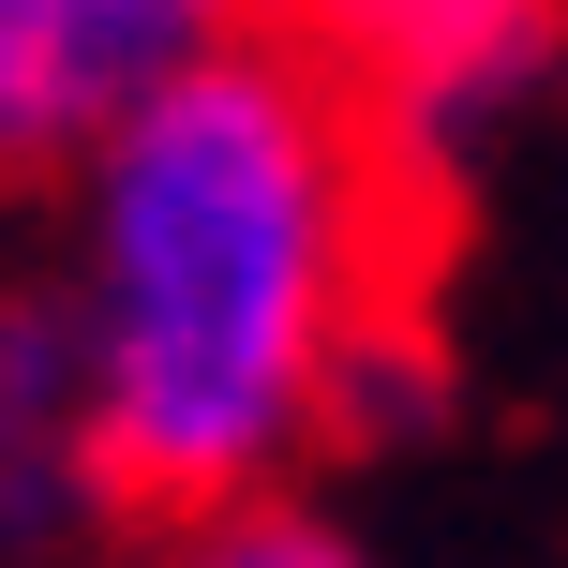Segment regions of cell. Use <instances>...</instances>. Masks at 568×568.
Masks as SVG:
<instances>
[{
  "mask_svg": "<svg viewBox=\"0 0 568 568\" xmlns=\"http://www.w3.org/2000/svg\"><path fill=\"white\" fill-rule=\"evenodd\" d=\"M75 329L105 524L195 539L314 449L329 359L389 284L449 270V225L389 195L374 135L284 30H210L75 165Z\"/></svg>",
  "mask_w": 568,
  "mask_h": 568,
  "instance_id": "1",
  "label": "cell"
},
{
  "mask_svg": "<svg viewBox=\"0 0 568 568\" xmlns=\"http://www.w3.org/2000/svg\"><path fill=\"white\" fill-rule=\"evenodd\" d=\"M255 30H284L344 90V120L374 135L389 195L434 210V225L464 210V165L568 60V0H255Z\"/></svg>",
  "mask_w": 568,
  "mask_h": 568,
  "instance_id": "2",
  "label": "cell"
},
{
  "mask_svg": "<svg viewBox=\"0 0 568 568\" xmlns=\"http://www.w3.org/2000/svg\"><path fill=\"white\" fill-rule=\"evenodd\" d=\"M195 45L210 30H180L165 0H0V180L90 165V135Z\"/></svg>",
  "mask_w": 568,
  "mask_h": 568,
  "instance_id": "3",
  "label": "cell"
},
{
  "mask_svg": "<svg viewBox=\"0 0 568 568\" xmlns=\"http://www.w3.org/2000/svg\"><path fill=\"white\" fill-rule=\"evenodd\" d=\"M449 404V329H434V284H389V300L344 329L329 404H314V449H389V434H434Z\"/></svg>",
  "mask_w": 568,
  "mask_h": 568,
  "instance_id": "4",
  "label": "cell"
},
{
  "mask_svg": "<svg viewBox=\"0 0 568 568\" xmlns=\"http://www.w3.org/2000/svg\"><path fill=\"white\" fill-rule=\"evenodd\" d=\"M165 568H359V539L344 524H314L300 494H255V509H225V524H195Z\"/></svg>",
  "mask_w": 568,
  "mask_h": 568,
  "instance_id": "5",
  "label": "cell"
},
{
  "mask_svg": "<svg viewBox=\"0 0 568 568\" xmlns=\"http://www.w3.org/2000/svg\"><path fill=\"white\" fill-rule=\"evenodd\" d=\"M165 16H180V30H240L255 0H165Z\"/></svg>",
  "mask_w": 568,
  "mask_h": 568,
  "instance_id": "6",
  "label": "cell"
}]
</instances>
